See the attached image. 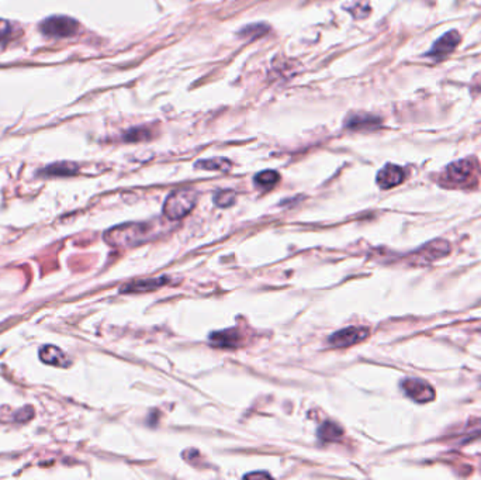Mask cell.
I'll return each instance as SVG.
<instances>
[{
  "instance_id": "17",
  "label": "cell",
  "mask_w": 481,
  "mask_h": 480,
  "mask_svg": "<svg viewBox=\"0 0 481 480\" xmlns=\"http://www.w3.org/2000/svg\"><path fill=\"white\" fill-rule=\"evenodd\" d=\"M267 30H269L267 26L259 23V24H252V26L245 27L244 30H240V31H239V34H240V37H244V38H252V39H255V38H259V37L265 35Z\"/></svg>"
},
{
  "instance_id": "10",
  "label": "cell",
  "mask_w": 481,
  "mask_h": 480,
  "mask_svg": "<svg viewBox=\"0 0 481 480\" xmlns=\"http://www.w3.org/2000/svg\"><path fill=\"white\" fill-rule=\"evenodd\" d=\"M39 358H41L43 362L48 365H55L61 368H66L69 365V361L66 359L65 353L59 348L53 345H46L39 349Z\"/></svg>"
},
{
  "instance_id": "14",
  "label": "cell",
  "mask_w": 481,
  "mask_h": 480,
  "mask_svg": "<svg viewBox=\"0 0 481 480\" xmlns=\"http://www.w3.org/2000/svg\"><path fill=\"white\" fill-rule=\"evenodd\" d=\"M342 435H343V430L338 424L331 423V421L324 423L318 430V436L326 443L338 441V439L342 438Z\"/></svg>"
},
{
  "instance_id": "21",
  "label": "cell",
  "mask_w": 481,
  "mask_h": 480,
  "mask_svg": "<svg viewBox=\"0 0 481 480\" xmlns=\"http://www.w3.org/2000/svg\"><path fill=\"white\" fill-rule=\"evenodd\" d=\"M245 477H269L267 473H251V474H247Z\"/></svg>"
},
{
  "instance_id": "9",
  "label": "cell",
  "mask_w": 481,
  "mask_h": 480,
  "mask_svg": "<svg viewBox=\"0 0 481 480\" xmlns=\"http://www.w3.org/2000/svg\"><path fill=\"white\" fill-rule=\"evenodd\" d=\"M380 118L369 114H352L346 120V127L350 130H373L380 127Z\"/></svg>"
},
{
  "instance_id": "16",
  "label": "cell",
  "mask_w": 481,
  "mask_h": 480,
  "mask_svg": "<svg viewBox=\"0 0 481 480\" xmlns=\"http://www.w3.org/2000/svg\"><path fill=\"white\" fill-rule=\"evenodd\" d=\"M280 179V175L274 171H263V172H259L256 176H255V185L262 187V189H272Z\"/></svg>"
},
{
  "instance_id": "1",
  "label": "cell",
  "mask_w": 481,
  "mask_h": 480,
  "mask_svg": "<svg viewBox=\"0 0 481 480\" xmlns=\"http://www.w3.org/2000/svg\"><path fill=\"white\" fill-rule=\"evenodd\" d=\"M159 234L160 227L156 223H127L110 228L104 239L113 247H134L151 241Z\"/></svg>"
},
{
  "instance_id": "15",
  "label": "cell",
  "mask_w": 481,
  "mask_h": 480,
  "mask_svg": "<svg viewBox=\"0 0 481 480\" xmlns=\"http://www.w3.org/2000/svg\"><path fill=\"white\" fill-rule=\"evenodd\" d=\"M194 167L198 169H206V171L228 172L231 169V163L225 158H213V159H202V161L196 163Z\"/></svg>"
},
{
  "instance_id": "4",
  "label": "cell",
  "mask_w": 481,
  "mask_h": 480,
  "mask_svg": "<svg viewBox=\"0 0 481 480\" xmlns=\"http://www.w3.org/2000/svg\"><path fill=\"white\" fill-rule=\"evenodd\" d=\"M79 23L68 16H51L41 21L39 31L48 38H66L76 34Z\"/></svg>"
},
{
  "instance_id": "5",
  "label": "cell",
  "mask_w": 481,
  "mask_h": 480,
  "mask_svg": "<svg viewBox=\"0 0 481 480\" xmlns=\"http://www.w3.org/2000/svg\"><path fill=\"white\" fill-rule=\"evenodd\" d=\"M459 43H460L459 33L456 30H452V31L446 33L445 35L440 37L437 41H435V44L432 46V48L426 54V57H429L435 61H444L455 51V48L458 47Z\"/></svg>"
},
{
  "instance_id": "13",
  "label": "cell",
  "mask_w": 481,
  "mask_h": 480,
  "mask_svg": "<svg viewBox=\"0 0 481 480\" xmlns=\"http://www.w3.org/2000/svg\"><path fill=\"white\" fill-rule=\"evenodd\" d=\"M44 176H72L77 174V167L72 163H57L39 172Z\"/></svg>"
},
{
  "instance_id": "2",
  "label": "cell",
  "mask_w": 481,
  "mask_h": 480,
  "mask_svg": "<svg viewBox=\"0 0 481 480\" xmlns=\"http://www.w3.org/2000/svg\"><path fill=\"white\" fill-rule=\"evenodd\" d=\"M440 183L448 187H470L477 183V167L471 159L451 164L440 178Z\"/></svg>"
},
{
  "instance_id": "3",
  "label": "cell",
  "mask_w": 481,
  "mask_h": 480,
  "mask_svg": "<svg viewBox=\"0 0 481 480\" xmlns=\"http://www.w3.org/2000/svg\"><path fill=\"white\" fill-rule=\"evenodd\" d=\"M197 202V192L190 187H183L172 192L164 205V214L169 220H180L191 212Z\"/></svg>"
},
{
  "instance_id": "12",
  "label": "cell",
  "mask_w": 481,
  "mask_h": 480,
  "mask_svg": "<svg viewBox=\"0 0 481 480\" xmlns=\"http://www.w3.org/2000/svg\"><path fill=\"white\" fill-rule=\"evenodd\" d=\"M168 282V279H142V281H135L122 289L123 293H137V292H148L155 290L160 286H164Z\"/></svg>"
},
{
  "instance_id": "18",
  "label": "cell",
  "mask_w": 481,
  "mask_h": 480,
  "mask_svg": "<svg viewBox=\"0 0 481 480\" xmlns=\"http://www.w3.org/2000/svg\"><path fill=\"white\" fill-rule=\"evenodd\" d=\"M235 202V193L232 190H220L214 196V203L220 207H229Z\"/></svg>"
},
{
  "instance_id": "8",
  "label": "cell",
  "mask_w": 481,
  "mask_h": 480,
  "mask_svg": "<svg viewBox=\"0 0 481 480\" xmlns=\"http://www.w3.org/2000/svg\"><path fill=\"white\" fill-rule=\"evenodd\" d=\"M406 179V172L401 167L387 164L379 174H377V185L381 189H391L394 186H398L399 183H403Z\"/></svg>"
},
{
  "instance_id": "11",
  "label": "cell",
  "mask_w": 481,
  "mask_h": 480,
  "mask_svg": "<svg viewBox=\"0 0 481 480\" xmlns=\"http://www.w3.org/2000/svg\"><path fill=\"white\" fill-rule=\"evenodd\" d=\"M210 342L220 348H235L240 345V334L236 330H225L213 333L210 335Z\"/></svg>"
},
{
  "instance_id": "19",
  "label": "cell",
  "mask_w": 481,
  "mask_h": 480,
  "mask_svg": "<svg viewBox=\"0 0 481 480\" xmlns=\"http://www.w3.org/2000/svg\"><path fill=\"white\" fill-rule=\"evenodd\" d=\"M149 138V133L144 129H134L126 134V141H142Z\"/></svg>"
},
{
  "instance_id": "7",
  "label": "cell",
  "mask_w": 481,
  "mask_h": 480,
  "mask_svg": "<svg viewBox=\"0 0 481 480\" xmlns=\"http://www.w3.org/2000/svg\"><path fill=\"white\" fill-rule=\"evenodd\" d=\"M401 386H403L406 394L410 398L415 400L417 403L432 402L436 396L433 387L428 382L421 379H406Z\"/></svg>"
},
{
  "instance_id": "6",
  "label": "cell",
  "mask_w": 481,
  "mask_h": 480,
  "mask_svg": "<svg viewBox=\"0 0 481 480\" xmlns=\"http://www.w3.org/2000/svg\"><path fill=\"white\" fill-rule=\"evenodd\" d=\"M369 337V330L365 327H348L337 331L330 337V344L335 348H345L365 341Z\"/></svg>"
},
{
  "instance_id": "20",
  "label": "cell",
  "mask_w": 481,
  "mask_h": 480,
  "mask_svg": "<svg viewBox=\"0 0 481 480\" xmlns=\"http://www.w3.org/2000/svg\"><path fill=\"white\" fill-rule=\"evenodd\" d=\"M12 30H13L12 23H9L8 20H2V19H0V43L5 41L6 38L10 37Z\"/></svg>"
}]
</instances>
